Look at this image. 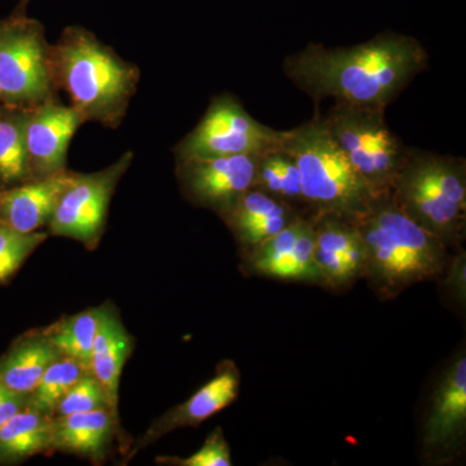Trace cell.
I'll return each instance as SVG.
<instances>
[{"label":"cell","mask_w":466,"mask_h":466,"mask_svg":"<svg viewBox=\"0 0 466 466\" xmlns=\"http://www.w3.org/2000/svg\"><path fill=\"white\" fill-rule=\"evenodd\" d=\"M428 67L429 54L422 43L395 32L377 34L351 47L309 43L284 61L285 76L315 104L333 99L385 108Z\"/></svg>","instance_id":"1"},{"label":"cell","mask_w":466,"mask_h":466,"mask_svg":"<svg viewBox=\"0 0 466 466\" xmlns=\"http://www.w3.org/2000/svg\"><path fill=\"white\" fill-rule=\"evenodd\" d=\"M354 223L366 248L364 279L377 299H394L413 285L440 280L449 265L450 248L408 218L390 192L376 196Z\"/></svg>","instance_id":"2"},{"label":"cell","mask_w":466,"mask_h":466,"mask_svg":"<svg viewBox=\"0 0 466 466\" xmlns=\"http://www.w3.org/2000/svg\"><path fill=\"white\" fill-rule=\"evenodd\" d=\"M52 76L86 122L118 128L137 91L140 69L84 26L64 29L51 47Z\"/></svg>","instance_id":"3"},{"label":"cell","mask_w":466,"mask_h":466,"mask_svg":"<svg viewBox=\"0 0 466 466\" xmlns=\"http://www.w3.org/2000/svg\"><path fill=\"white\" fill-rule=\"evenodd\" d=\"M391 198L408 218L459 249L466 235V161L410 147Z\"/></svg>","instance_id":"4"},{"label":"cell","mask_w":466,"mask_h":466,"mask_svg":"<svg viewBox=\"0 0 466 466\" xmlns=\"http://www.w3.org/2000/svg\"><path fill=\"white\" fill-rule=\"evenodd\" d=\"M299 167L309 214H336L349 220L363 217L377 195L334 143L323 116L283 131L280 146Z\"/></svg>","instance_id":"5"},{"label":"cell","mask_w":466,"mask_h":466,"mask_svg":"<svg viewBox=\"0 0 466 466\" xmlns=\"http://www.w3.org/2000/svg\"><path fill=\"white\" fill-rule=\"evenodd\" d=\"M385 109L336 103L323 116L334 143L377 196L391 191L410 152L386 122Z\"/></svg>","instance_id":"6"},{"label":"cell","mask_w":466,"mask_h":466,"mask_svg":"<svg viewBox=\"0 0 466 466\" xmlns=\"http://www.w3.org/2000/svg\"><path fill=\"white\" fill-rule=\"evenodd\" d=\"M51 47L38 20L15 12L0 18V92L5 106L30 109L57 97Z\"/></svg>","instance_id":"7"},{"label":"cell","mask_w":466,"mask_h":466,"mask_svg":"<svg viewBox=\"0 0 466 466\" xmlns=\"http://www.w3.org/2000/svg\"><path fill=\"white\" fill-rule=\"evenodd\" d=\"M283 131L260 124L231 94L214 96L198 126L174 147L175 159L260 155L279 148Z\"/></svg>","instance_id":"8"},{"label":"cell","mask_w":466,"mask_h":466,"mask_svg":"<svg viewBox=\"0 0 466 466\" xmlns=\"http://www.w3.org/2000/svg\"><path fill=\"white\" fill-rule=\"evenodd\" d=\"M133 159V152H125L103 170L76 173L58 198L48 233L82 242L88 249L96 248L106 229L110 200Z\"/></svg>","instance_id":"9"},{"label":"cell","mask_w":466,"mask_h":466,"mask_svg":"<svg viewBox=\"0 0 466 466\" xmlns=\"http://www.w3.org/2000/svg\"><path fill=\"white\" fill-rule=\"evenodd\" d=\"M466 444V355L460 350L435 383L421 431L422 458L449 465L461 458Z\"/></svg>","instance_id":"10"},{"label":"cell","mask_w":466,"mask_h":466,"mask_svg":"<svg viewBox=\"0 0 466 466\" xmlns=\"http://www.w3.org/2000/svg\"><path fill=\"white\" fill-rule=\"evenodd\" d=\"M260 155L175 159L180 191L191 204L220 218L253 188Z\"/></svg>","instance_id":"11"},{"label":"cell","mask_w":466,"mask_h":466,"mask_svg":"<svg viewBox=\"0 0 466 466\" xmlns=\"http://www.w3.org/2000/svg\"><path fill=\"white\" fill-rule=\"evenodd\" d=\"M84 116L72 106L55 99L29 109L26 122V150L33 179L67 170L69 144Z\"/></svg>","instance_id":"12"},{"label":"cell","mask_w":466,"mask_h":466,"mask_svg":"<svg viewBox=\"0 0 466 466\" xmlns=\"http://www.w3.org/2000/svg\"><path fill=\"white\" fill-rule=\"evenodd\" d=\"M240 386L241 373L235 361H220L216 376L210 381L198 389L189 400L171 408L157 421L153 422L134 452L177 429L201 425L238 400Z\"/></svg>","instance_id":"13"},{"label":"cell","mask_w":466,"mask_h":466,"mask_svg":"<svg viewBox=\"0 0 466 466\" xmlns=\"http://www.w3.org/2000/svg\"><path fill=\"white\" fill-rule=\"evenodd\" d=\"M76 173L66 170L50 177L0 188V226L21 233L48 226L61 193Z\"/></svg>","instance_id":"14"},{"label":"cell","mask_w":466,"mask_h":466,"mask_svg":"<svg viewBox=\"0 0 466 466\" xmlns=\"http://www.w3.org/2000/svg\"><path fill=\"white\" fill-rule=\"evenodd\" d=\"M133 351V339L110 306H101L99 328L92 348L90 372L100 383L110 413L118 421L119 381Z\"/></svg>","instance_id":"15"},{"label":"cell","mask_w":466,"mask_h":466,"mask_svg":"<svg viewBox=\"0 0 466 466\" xmlns=\"http://www.w3.org/2000/svg\"><path fill=\"white\" fill-rule=\"evenodd\" d=\"M118 421L106 408L90 412L54 416V451L75 453L92 461H100L108 452Z\"/></svg>","instance_id":"16"},{"label":"cell","mask_w":466,"mask_h":466,"mask_svg":"<svg viewBox=\"0 0 466 466\" xmlns=\"http://www.w3.org/2000/svg\"><path fill=\"white\" fill-rule=\"evenodd\" d=\"M315 233V258L323 275V287L330 290L346 289L355 283L350 276L343 256L360 241L354 220L336 214H311Z\"/></svg>","instance_id":"17"},{"label":"cell","mask_w":466,"mask_h":466,"mask_svg":"<svg viewBox=\"0 0 466 466\" xmlns=\"http://www.w3.org/2000/svg\"><path fill=\"white\" fill-rule=\"evenodd\" d=\"M61 357L43 330L21 336L0 357V380L12 390L29 395L47 368Z\"/></svg>","instance_id":"18"},{"label":"cell","mask_w":466,"mask_h":466,"mask_svg":"<svg viewBox=\"0 0 466 466\" xmlns=\"http://www.w3.org/2000/svg\"><path fill=\"white\" fill-rule=\"evenodd\" d=\"M54 416L27 403L0 426V465H16L42 453L52 452Z\"/></svg>","instance_id":"19"},{"label":"cell","mask_w":466,"mask_h":466,"mask_svg":"<svg viewBox=\"0 0 466 466\" xmlns=\"http://www.w3.org/2000/svg\"><path fill=\"white\" fill-rule=\"evenodd\" d=\"M29 109L0 106V188L33 180L26 150Z\"/></svg>","instance_id":"20"},{"label":"cell","mask_w":466,"mask_h":466,"mask_svg":"<svg viewBox=\"0 0 466 466\" xmlns=\"http://www.w3.org/2000/svg\"><path fill=\"white\" fill-rule=\"evenodd\" d=\"M99 320L100 308L88 309L61 319L43 333L63 357L73 359L90 370L91 352Z\"/></svg>","instance_id":"21"},{"label":"cell","mask_w":466,"mask_h":466,"mask_svg":"<svg viewBox=\"0 0 466 466\" xmlns=\"http://www.w3.org/2000/svg\"><path fill=\"white\" fill-rule=\"evenodd\" d=\"M86 372L87 368L73 359L58 357L46 370L45 375L36 383L35 389L29 394V404L39 412L55 416L57 404L64 395Z\"/></svg>","instance_id":"22"},{"label":"cell","mask_w":466,"mask_h":466,"mask_svg":"<svg viewBox=\"0 0 466 466\" xmlns=\"http://www.w3.org/2000/svg\"><path fill=\"white\" fill-rule=\"evenodd\" d=\"M278 280L300 281L323 287V275L315 258V233L311 214L303 220L293 250L279 271Z\"/></svg>","instance_id":"23"},{"label":"cell","mask_w":466,"mask_h":466,"mask_svg":"<svg viewBox=\"0 0 466 466\" xmlns=\"http://www.w3.org/2000/svg\"><path fill=\"white\" fill-rule=\"evenodd\" d=\"M47 238V232L21 233L0 226V285L8 283Z\"/></svg>","instance_id":"24"},{"label":"cell","mask_w":466,"mask_h":466,"mask_svg":"<svg viewBox=\"0 0 466 466\" xmlns=\"http://www.w3.org/2000/svg\"><path fill=\"white\" fill-rule=\"evenodd\" d=\"M106 408V394L101 389L100 383L88 370L81 379L70 388V390L64 395L63 400L57 404L55 416H67L72 413L90 412V410ZM110 412V410H109Z\"/></svg>","instance_id":"25"},{"label":"cell","mask_w":466,"mask_h":466,"mask_svg":"<svg viewBox=\"0 0 466 466\" xmlns=\"http://www.w3.org/2000/svg\"><path fill=\"white\" fill-rule=\"evenodd\" d=\"M158 464L174 466H231V449L227 443L222 428H217L208 435L207 441L198 452L188 458H158Z\"/></svg>","instance_id":"26"},{"label":"cell","mask_w":466,"mask_h":466,"mask_svg":"<svg viewBox=\"0 0 466 466\" xmlns=\"http://www.w3.org/2000/svg\"><path fill=\"white\" fill-rule=\"evenodd\" d=\"M272 155H274L276 168L280 174L284 201L309 211L306 208L305 198H303L300 174L296 162L280 148L274 149Z\"/></svg>","instance_id":"27"},{"label":"cell","mask_w":466,"mask_h":466,"mask_svg":"<svg viewBox=\"0 0 466 466\" xmlns=\"http://www.w3.org/2000/svg\"><path fill=\"white\" fill-rule=\"evenodd\" d=\"M441 284L451 299L459 306L466 305V253L462 248L456 249L455 256L451 257L449 265L441 275Z\"/></svg>","instance_id":"28"},{"label":"cell","mask_w":466,"mask_h":466,"mask_svg":"<svg viewBox=\"0 0 466 466\" xmlns=\"http://www.w3.org/2000/svg\"><path fill=\"white\" fill-rule=\"evenodd\" d=\"M27 403L29 395L12 390L0 380V426L20 412Z\"/></svg>","instance_id":"29"},{"label":"cell","mask_w":466,"mask_h":466,"mask_svg":"<svg viewBox=\"0 0 466 466\" xmlns=\"http://www.w3.org/2000/svg\"><path fill=\"white\" fill-rule=\"evenodd\" d=\"M30 0H18L17 7L15 8V14H25L27 5H29Z\"/></svg>","instance_id":"30"},{"label":"cell","mask_w":466,"mask_h":466,"mask_svg":"<svg viewBox=\"0 0 466 466\" xmlns=\"http://www.w3.org/2000/svg\"><path fill=\"white\" fill-rule=\"evenodd\" d=\"M3 106L2 92H0V106Z\"/></svg>","instance_id":"31"}]
</instances>
